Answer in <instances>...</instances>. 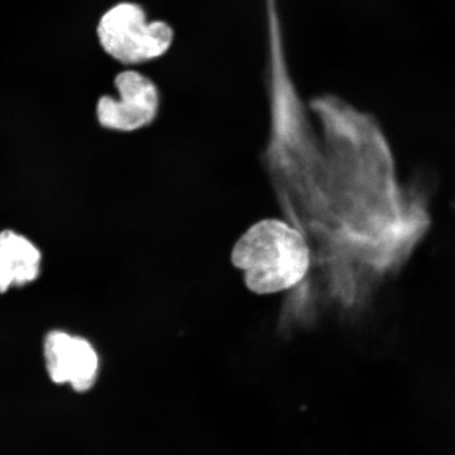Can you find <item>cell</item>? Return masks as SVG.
Masks as SVG:
<instances>
[{"label":"cell","instance_id":"cell-1","mask_svg":"<svg viewBox=\"0 0 455 455\" xmlns=\"http://www.w3.org/2000/svg\"><path fill=\"white\" fill-rule=\"evenodd\" d=\"M232 264L244 272L256 294H275L303 280L310 267L308 246L298 230L277 220H261L232 250Z\"/></svg>","mask_w":455,"mask_h":455},{"label":"cell","instance_id":"cell-2","mask_svg":"<svg viewBox=\"0 0 455 455\" xmlns=\"http://www.w3.org/2000/svg\"><path fill=\"white\" fill-rule=\"evenodd\" d=\"M96 36L101 49L113 60L133 66L166 54L172 47L175 33L166 21H148L139 4L123 2L101 15Z\"/></svg>","mask_w":455,"mask_h":455},{"label":"cell","instance_id":"cell-3","mask_svg":"<svg viewBox=\"0 0 455 455\" xmlns=\"http://www.w3.org/2000/svg\"><path fill=\"white\" fill-rule=\"evenodd\" d=\"M118 99L102 96L96 113L102 127L132 132L155 121L159 108V92L149 77L135 70L119 73L114 81Z\"/></svg>","mask_w":455,"mask_h":455},{"label":"cell","instance_id":"cell-4","mask_svg":"<svg viewBox=\"0 0 455 455\" xmlns=\"http://www.w3.org/2000/svg\"><path fill=\"white\" fill-rule=\"evenodd\" d=\"M44 355L50 378L56 384H69L74 390L85 392L98 379L99 355L84 339L50 332L44 339Z\"/></svg>","mask_w":455,"mask_h":455},{"label":"cell","instance_id":"cell-5","mask_svg":"<svg viewBox=\"0 0 455 455\" xmlns=\"http://www.w3.org/2000/svg\"><path fill=\"white\" fill-rule=\"evenodd\" d=\"M41 268L42 253L36 244L12 230L0 232V293L36 281Z\"/></svg>","mask_w":455,"mask_h":455}]
</instances>
